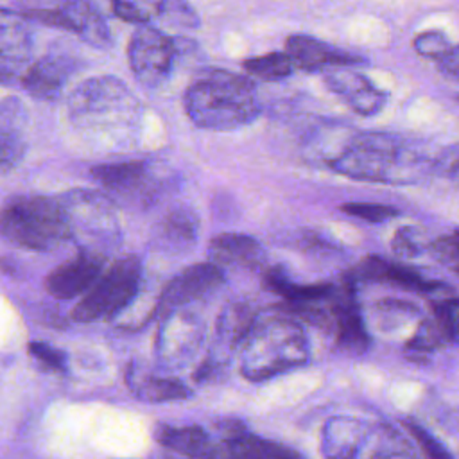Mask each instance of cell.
I'll use <instances>...</instances> for the list:
<instances>
[{
    "mask_svg": "<svg viewBox=\"0 0 459 459\" xmlns=\"http://www.w3.org/2000/svg\"><path fill=\"white\" fill-rule=\"evenodd\" d=\"M70 126L86 140L126 149L138 138L143 108L117 77L100 75L82 81L66 100Z\"/></svg>",
    "mask_w": 459,
    "mask_h": 459,
    "instance_id": "cell-1",
    "label": "cell"
},
{
    "mask_svg": "<svg viewBox=\"0 0 459 459\" xmlns=\"http://www.w3.org/2000/svg\"><path fill=\"white\" fill-rule=\"evenodd\" d=\"M348 178L380 183H414L434 172V158H425L400 136L389 133H360L330 161Z\"/></svg>",
    "mask_w": 459,
    "mask_h": 459,
    "instance_id": "cell-2",
    "label": "cell"
},
{
    "mask_svg": "<svg viewBox=\"0 0 459 459\" xmlns=\"http://www.w3.org/2000/svg\"><path fill=\"white\" fill-rule=\"evenodd\" d=\"M183 106L197 127L212 131L238 129L260 115L255 84L247 77L226 70L197 75L185 91Z\"/></svg>",
    "mask_w": 459,
    "mask_h": 459,
    "instance_id": "cell-3",
    "label": "cell"
},
{
    "mask_svg": "<svg viewBox=\"0 0 459 459\" xmlns=\"http://www.w3.org/2000/svg\"><path fill=\"white\" fill-rule=\"evenodd\" d=\"M244 341L240 371L247 380H265L299 368L308 359V341L301 325L285 316L256 321Z\"/></svg>",
    "mask_w": 459,
    "mask_h": 459,
    "instance_id": "cell-4",
    "label": "cell"
},
{
    "mask_svg": "<svg viewBox=\"0 0 459 459\" xmlns=\"http://www.w3.org/2000/svg\"><path fill=\"white\" fill-rule=\"evenodd\" d=\"M0 237L18 247L47 251L72 238L61 197L14 195L0 206Z\"/></svg>",
    "mask_w": 459,
    "mask_h": 459,
    "instance_id": "cell-5",
    "label": "cell"
},
{
    "mask_svg": "<svg viewBox=\"0 0 459 459\" xmlns=\"http://www.w3.org/2000/svg\"><path fill=\"white\" fill-rule=\"evenodd\" d=\"M321 452L325 459H414L391 425L351 416H335L325 423Z\"/></svg>",
    "mask_w": 459,
    "mask_h": 459,
    "instance_id": "cell-6",
    "label": "cell"
},
{
    "mask_svg": "<svg viewBox=\"0 0 459 459\" xmlns=\"http://www.w3.org/2000/svg\"><path fill=\"white\" fill-rule=\"evenodd\" d=\"M16 7L25 18L70 30L95 47L111 43L106 22L109 0H16Z\"/></svg>",
    "mask_w": 459,
    "mask_h": 459,
    "instance_id": "cell-7",
    "label": "cell"
},
{
    "mask_svg": "<svg viewBox=\"0 0 459 459\" xmlns=\"http://www.w3.org/2000/svg\"><path fill=\"white\" fill-rule=\"evenodd\" d=\"M140 281L142 265L136 256H122L115 260L75 305L72 312L74 319L88 323L122 312L138 294Z\"/></svg>",
    "mask_w": 459,
    "mask_h": 459,
    "instance_id": "cell-8",
    "label": "cell"
},
{
    "mask_svg": "<svg viewBox=\"0 0 459 459\" xmlns=\"http://www.w3.org/2000/svg\"><path fill=\"white\" fill-rule=\"evenodd\" d=\"M59 197L68 215L72 238H77L81 249L104 255V249L117 240L111 197L91 190H72Z\"/></svg>",
    "mask_w": 459,
    "mask_h": 459,
    "instance_id": "cell-9",
    "label": "cell"
},
{
    "mask_svg": "<svg viewBox=\"0 0 459 459\" xmlns=\"http://www.w3.org/2000/svg\"><path fill=\"white\" fill-rule=\"evenodd\" d=\"M176 56L174 41L152 23H142L131 34L127 61L134 79L145 88H158L167 81Z\"/></svg>",
    "mask_w": 459,
    "mask_h": 459,
    "instance_id": "cell-10",
    "label": "cell"
},
{
    "mask_svg": "<svg viewBox=\"0 0 459 459\" xmlns=\"http://www.w3.org/2000/svg\"><path fill=\"white\" fill-rule=\"evenodd\" d=\"M91 176L102 185L109 197H117L126 204H152L160 192L161 181L145 161L104 163L91 170Z\"/></svg>",
    "mask_w": 459,
    "mask_h": 459,
    "instance_id": "cell-11",
    "label": "cell"
},
{
    "mask_svg": "<svg viewBox=\"0 0 459 459\" xmlns=\"http://www.w3.org/2000/svg\"><path fill=\"white\" fill-rule=\"evenodd\" d=\"M224 281L222 269L215 262H203L186 267L176 274L167 287L163 289L156 312L167 316L172 310H178L183 305H188L204 294L215 290Z\"/></svg>",
    "mask_w": 459,
    "mask_h": 459,
    "instance_id": "cell-12",
    "label": "cell"
},
{
    "mask_svg": "<svg viewBox=\"0 0 459 459\" xmlns=\"http://www.w3.org/2000/svg\"><path fill=\"white\" fill-rule=\"evenodd\" d=\"M79 61L65 50H50L27 66L22 84L29 95L39 100H56L77 72Z\"/></svg>",
    "mask_w": 459,
    "mask_h": 459,
    "instance_id": "cell-13",
    "label": "cell"
},
{
    "mask_svg": "<svg viewBox=\"0 0 459 459\" xmlns=\"http://www.w3.org/2000/svg\"><path fill=\"white\" fill-rule=\"evenodd\" d=\"M104 262V255L81 249L74 258L57 265L45 278V289L57 299H72L84 294L102 274Z\"/></svg>",
    "mask_w": 459,
    "mask_h": 459,
    "instance_id": "cell-14",
    "label": "cell"
},
{
    "mask_svg": "<svg viewBox=\"0 0 459 459\" xmlns=\"http://www.w3.org/2000/svg\"><path fill=\"white\" fill-rule=\"evenodd\" d=\"M32 54V34L27 18L0 7V82H9L27 70Z\"/></svg>",
    "mask_w": 459,
    "mask_h": 459,
    "instance_id": "cell-15",
    "label": "cell"
},
{
    "mask_svg": "<svg viewBox=\"0 0 459 459\" xmlns=\"http://www.w3.org/2000/svg\"><path fill=\"white\" fill-rule=\"evenodd\" d=\"M204 459H303L296 450L253 434L244 429L212 441Z\"/></svg>",
    "mask_w": 459,
    "mask_h": 459,
    "instance_id": "cell-16",
    "label": "cell"
},
{
    "mask_svg": "<svg viewBox=\"0 0 459 459\" xmlns=\"http://www.w3.org/2000/svg\"><path fill=\"white\" fill-rule=\"evenodd\" d=\"M332 68L333 70L325 75L328 88L339 95L355 113L371 117L384 108L387 100L385 93L378 90L366 75L350 70H337V66Z\"/></svg>",
    "mask_w": 459,
    "mask_h": 459,
    "instance_id": "cell-17",
    "label": "cell"
},
{
    "mask_svg": "<svg viewBox=\"0 0 459 459\" xmlns=\"http://www.w3.org/2000/svg\"><path fill=\"white\" fill-rule=\"evenodd\" d=\"M330 308V321L339 344L351 351H364L369 344V337L353 299V289L350 283L342 292H335L332 296Z\"/></svg>",
    "mask_w": 459,
    "mask_h": 459,
    "instance_id": "cell-18",
    "label": "cell"
},
{
    "mask_svg": "<svg viewBox=\"0 0 459 459\" xmlns=\"http://www.w3.org/2000/svg\"><path fill=\"white\" fill-rule=\"evenodd\" d=\"M27 109L18 97L0 99V172L14 167L25 151Z\"/></svg>",
    "mask_w": 459,
    "mask_h": 459,
    "instance_id": "cell-19",
    "label": "cell"
},
{
    "mask_svg": "<svg viewBox=\"0 0 459 459\" xmlns=\"http://www.w3.org/2000/svg\"><path fill=\"white\" fill-rule=\"evenodd\" d=\"M285 52L292 57L296 68H303L307 72L325 70L332 66H346L359 61V57L341 52L335 47L307 34L290 36L285 43Z\"/></svg>",
    "mask_w": 459,
    "mask_h": 459,
    "instance_id": "cell-20",
    "label": "cell"
},
{
    "mask_svg": "<svg viewBox=\"0 0 459 459\" xmlns=\"http://www.w3.org/2000/svg\"><path fill=\"white\" fill-rule=\"evenodd\" d=\"M167 325L160 332L158 350L163 360L181 362L186 359L199 342V325L188 314H178V310L169 312Z\"/></svg>",
    "mask_w": 459,
    "mask_h": 459,
    "instance_id": "cell-21",
    "label": "cell"
},
{
    "mask_svg": "<svg viewBox=\"0 0 459 459\" xmlns=\"http://www.w3.org/2000/svg\"><path fill=\"white\" fill-rule=\"evenodd\" d=\"M208 253L217 265L258 267L264 262L262 246L249 235L222 233L210 240Z\"/></svg>",
    "mask_w": 459,
    "mask_h": 459,
    "instance_id": "cell-22",
    "label": "cell"
},
{
    "mask_svg": "<svg viewBox=\"0 0 459 459\" xmlns=\"http://www.w3.org/2000/svg\"><path fill=\"white\" fill-rule=\"evenodd\" d=\"M359 274L369 280L385 281L391 285H396L405 290H418V292H430L437 287H441L437 281H430L423 278L420 273H416L411 267L382 260L378 256H369L359 265Z\"/></svg>",
    "mask_w": 459,
    "mask_h": 459,
    "instance_id": "cell-23",
    "label": "cell"
},
{
    "mask_svg": "<svg viewBox=\"0 0 459 459\" xmlns=\"http://www.w3.org/2000/svg\"><path fill=\"white\" fill-rule=\"evenodd\" d=\"M127 385L136 398L151 403L174 402V400H183L190 396V389L183 382L176 378L140 373L133 366L127 371Z\"/></svg>",
    "mask_w": 459,
    "mask_h": 459,
    "instance_id": "cell-24",
    "label": "cell"
},
{
    "mask_svg": "<svg viewBox=\"0 0 459 459\" xmlns=\"http://www.w3.org/2000/svg\"><path fill=\"white\" fill-rule=\"evenodd\" d=\"M264 287L283 296L289 303H319L335 292L330 283H294L281 267H271L264 274Z\"/></svg>",
    "mask_w": 459,
    "mask_h": 459,
    "instance_id": "cell-25",
    "label": "cell"
},
{
    "mask_svg": "<svg viewBox=\"0 0 459 459\" xmlns=\"http://www.w3.org/2000/svg\"><path fill=\"white\" fill-rule=\"evenodd\" d=\"M154 437L165 448L176 450L190 459H204L212 445L208 432L199 425H186V427L160 425L154 432Z\"/></svg>",
    "mask_w": 459,
    "mask_h": 459,
    "instance_id": "cell-26",
    "label": "cell"
},
{
    "mask_svg": "<svg viewBox=\"0 0 459 459\" xmlns=\"http://www.w3.org/2000/svg\"><path fill=\"white\" fill-rule=\"evenodd\" d=\"M199 221L197 215L188 208H176L165 215L160 226L161 246L172 251H185L197 240Z\"/></svg>",
    "mask_w": 459,
    "mask_h": 459,
    "instance_id": "cell-27",
    "label": "cell"
},
{
    "mask_svg": "<svg viewBox=\"0 0 459 459\" xmlns=\"http://www.w3.org/2000/svg\"><path fill=\"white\" fill-rule=\"evenodd\" d=\"M117 16L126 22L142 25L154 22H167L179 0H109Z\"/></svg>",
    "mask_w": 459,
    "mask_h": 459,
    "instance_id": "cell-28",
    "label": "cell"
},
{
    "mask_svg": "<svg viewBox=\"0 0 459 459\" xmlns=\"http://www.w3.org/2000/svg\"><path fill=\"white\" fill-rule=\"evenodd\" d=\"M244 70L264 81H280L289 77L296 65L287 52H271L265 56L251 57L242 63Z\"/></svg>",
    "mask_w": 459,
    "mask_h": 459,
    "instance_id": "cell-29",
    "label": "cell"
},
{
    "mask_svg": "<svg viewBox=\"0 0 459 459\" xmlns=\"http://www.w3.org/2000/svg\"><path fill=\"white\" fill-rule=\"evenodd\" d=\"M405 427L411 432V436L414 437V441L418 443L425 459H452L450 452L429 430H425L420 423H416L412 420H407Z\"/></svg>",
    "mask_w": 459,
    "mask_h": 459,
    "instance_id": "cell-30",
    "label": "cell"
},
{
    "mask_svg": "<svg viewBox=\"0 0 459 459\" xmlns=\"http://www.w3.org/2000/svg\"><path fill=\"white\" fill-rule=\"evenodd\" d=\"M341 210L351 217H357L368 222H382L400 213L396 208L378 204V203H346L341 206Z\"/></svg>",
    "mask_w": 459,
    "mask_h": 459,
    "instance_id": "cell-31",
    "label": "cell"
},
{
    "mask_svg": "<svg viewBox=\"0 0 459 459\" xmlns=\"http://www.w3.org/2000/svg\"><path fill=\"white\" fill-rule=\"evenodd\" d=\"M452 45L448 43V38L439 30H427L414 38V50L429 59L437 61Z\"/></svg>",
    "mask_w": 459,
    "mask_h": 459,
    "instance_id": "cell-32",
    "label": "cell"
},
{
    "mask_svg": "<svg viewBox=\"0 0 459 459\" xmlns=\"http://www.w3.org/2000/svg\"><path fill=\"white\" fill-rule=\"evenodd\" d=\"M29 355L39 364L52 371H63L66 366V355L61 350H56L45 342H29Z\"/></svg>",
    "mask_w": 459,
    "mask_h": 459,
    "instance_id": "cell-33",
    "label": "cell"
},
{
    "mask_svg": "<svg viewBox=\"0 0 459 459\" xmlns=\"http://www.w3.org/2000/svg\"><path fill=\"white\" fill-rule=\"evenodd\" d=\"M434 172L459 183V143H452L434 156Z\"/></svg>",
    "mask_w": 459,
    "mask_h": 459,
    "instance_id": "cell-34",
    "label": "cell"
},
{
    "mask_svg": "<svg viewBox=\"0 0 459 459\" xmlns=\"http://www.w3.org/2000/svg\"><path fill=\"white\" fill-rule=\"evenodd\" d=\"M393 247L403 256H416L421 249V237L416 228H400L393 238Z\"/></svg>",
    "mask_w": 459,
    "mask_h": 459,
    "instance_id": "cell-35",
    "label": "cell"
},
{
    "mask_svg": "<svg viewBox=\"0 0 459 459\" xmlns=\"http://www.w3.org/2000/svg\"><path fill=\"white\" fill-rule=\"evenodd\" d=\"M436 63L445 75H450L459 81V45L450 47Z\"/></svg>",
    "mask_w": 459,
    "mask_h": 459,
    "instance_id": "cell-36",
    "label": "cell"
},
{
    "mask_svg": "<svg viewBox=\"0 0 459 459\" xmlns=\"http://www.w3.org/2000/svg\"><path fill=\"white\" fill-rule=\"evenodd\" d=\"M452 235H454V237H455V240H457V242H459V230H455V231H454V233H452Z\"/></svg>",
    "mask_w": 459,
    "mask_h": 459,
    "instance_id": "cell-37",
    "label": "cell"
}]
</instances>
